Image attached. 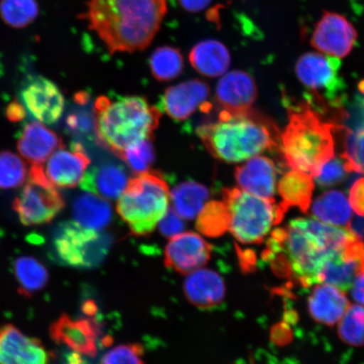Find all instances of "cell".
<instances>
[{"label": "cell", "mask_w": 364, "mask_h": 364, "mask_svg": "<svg viewBox=\"0 0 364 364\" xmlns=\"http://www.w3.org/2000/svg\"><path fill=\"white\" fill-rule=\"evenodd\" d=\"M353 236L347 229L314 218H296L285 229L272 232L266 253L277 255L306 288L318 284L323 268Z\"/></svg>", "instance_id": "obj_1"}, {"label": "cell", "mask_w": 364, "mask_h": 364, "mask_svg": "<svg viewBox=\"0 0 364 364\" xmlns=\"http://www.w3.org/2000/svg\"><path fill=\"white\" fill-rule=\"evenodd\" d=\"M167 13L166 0H90L86 18L111 54L143 51Z\"/></svg>", "instance_id": "obj_2"}, {"label": "cell", "mask_w": 364, "mask_h": 364, "mask_svg": "<svg viewBox=\"0 0 364 364\" xmlns=\"http://www.w3.org/2000/svg\"><path fill=\"white\" fill-rule=\"evenodd\" d=\"M197 134L213 157L227 163L276 149L280 138L274 122L252 109L238 115L221 111L218 122L200 126Z\"/></svg>", "instance_id": "obj_3"}, {"label": "cell", "mask_w": 364, "mask_h": 364, "mask_svg": "<svg viewBox=\"0 0 364 364\" xmlns=\"http://www.w3.org/2000/svg\"><path fill=\"white\" fill-rule=\"evenodd\" d=\"M287 107L289 122L282 135L281 147L285 163L316 178L322 166L335 156L334 134L339 125L326 122L306 100Z\"/></svg>", "instance_id": "obj_4"}, {"label": "cell", "mask_w": 364, "mask_h": 364, "mask_svg": "<svg viewBox=\"0 0 364 364\" xmlns=\"http://www.w3.org/2000/svg\"><path fill=\"white\" fill-rule=\"evenodd\" d=\"M161 117L144 97L102 95L94 107L97 144L120 157L130 145L152 138Z\"/></svg>", "instance_id": "obj_5"}, {"label": "cell", "mask_w": 364, "mask_h": 364, "mask_svg": "<svg viewBox=\"0 0 364 364\" xmlns=\"http://www.w3.org/2000/svg\"><path fill=\"white\" fill-rule=\"evenodd\" d=\"M169 186L157 171H145L129 181L117 205L132 234L152 233L169 206Z\"/></svg>", "instance_id": "obj_6"}, {"label": "cell", "mask_w": 364, "mask_h": 364, "mask_svg": "<svg viewBox=\"0 0 364 364\" xmlns=\"http://www.w3.org/2000/svg\"><path fill=\"white\" fill-rule=\"evenodd\" d=\"M341 66L339 58L318 53L304 54L295 66L298 79L308 90L306 101L323 117L326 112H333L338 122L348 101Z\"/></svg>", "instance_id": "obj_7"}, {"label": "cell", "mask_w": 364, "mask_h": 364, "mask_svg": "<svg viewBox=\"0 0 364 364\" xmlns=\"http://www.w3.org/2000/svg\"><path fill=\"white\" fill-rule=\"evenodd\" d=\"M223 200L229 208L230 230L243 244L261 243L272 225L283 220L285 212L274 199H267L241 191L225 188Z\"/></svg>", "instance_id": "obj_8"}, {"label": "cell", "mask_w": 364, "mask_h": 364, "mask_svg": "<svg viewBox=\"0 0 364 364\" xmlns=\"http://www.w3.org/2000/svg\"><path fill=\"white\" fill-rule=\"evenodd\" d=\"M111 236L86 229L78 223L63 222L54 232L53 248L58 260L78 269H94L107 257Z\"/></svg>", "instance_id": "obj_9"}, {"label": "cell", "mask_w": 364, "mask_h": 364, "mask_svg": "<svg viewBox=\"0 0 364 364\" xmlns=\"http://www.w3.org/2000/svg\"><path fill=\"white\" fill-rule=\"evenodd\" d=\"M65 205L56 186L46 176L43 166H31L28 181L14 200L13 209L22 225L36 226L53 221Z\"/></svg>", "instance_id": "obj_10"}, {"label": "cell", "mask_w": 364, "mask_h": 364, "mask_svg": "<svg viewBox=\"0 0 364 364\" xmlns=\"http://www.w3.org/2000/svg\"><path fill=\"white\" fill-rule=\"evenodd\" d=\"M358 33L347 18L325 11L313 30L311 44L326 55L343 58L352 52Z\"/></svg>", "instance_id": "obj_11"}, {"label": "cell", "mask_w": 364, "mask_h": 364, "mask_svg": "<svg viewBox=\"0 0 364 364\" xmlns=\"http://www.w3.org/2000/svg\"><path fill=\"white\" fill-rule=\"evenodd\" d=\"M21 99L31 115L48 125L55 124L65 109V98L60 90L43 76L29 77L21 90Z\"/></svg>", "instance_id": "obj_12"}, {"label": "cell", "mask_w": 364, "mask_h": 364, "mask_svg": "<svg viewBox=\"0 0 364 364\" xmlns=\"http://www.w3.org/2000/svg\"><path fill=\"white\" fill-rule=\"evenodd\" d=\"M49 332L57 343L65 344L73 351L86 356H97L102 331L95 317L62 315L50 326Z\"/></svg>", "instance_id": "obj_13"}, {"label": "cell", "mask_w": 364, "mask_h": 364, "mask_svg": "<svg viewBox=\"0 0 364 364\" xmlns=\"http://www.w3.org/2000/svg\"><path fill=\"white\" fill-rule=\"evenodd\" d=\"M212 245L194 232L172 237L165 250L166 266L181 274H190L210 260Z\"/></svg>", "instance_id": "obj_14"}, {"label": "cell", "mask_w": 364, "mask_h": 364, "mask_svg": "<svg viewBox=\"0 0 364 364\" xmlns=\"http://www.w3.org/2000/svg\"><path fill=\"white\" fill-rule=\"evenodd\" d=\"M90 165V159L80 143H73L70 149H58L43 166L50 182L61 188H73L80 184Z\"/></svg>", "instance_id": "obj_15"}, {"label": "cell", "mask_w": 364, "mask_h": 364, "mask_svg": "<svg viewBox=\"0 0 364 364\" xmlns=\"http://www.w3.org/2000/svg\"><path fill=\"white\" fill-rule=\"evenodd\" d=\"M210 94L209 85L203 80H192L168 88L158 103L159 110L173 120L182 122L202 108Z\"/></svg>", "instance_id": "obj_16"}, {"label": "cell", "mask_w": 364, "mask_h": 364, "mask_svg": "<svg viewBox=\"0 0 364 364\" xmlns=\"http://www.w3.org/2000/svg\"><path fill=\"white\" fill-rule=\"evenodd\" d=\"M257 97L256 83L252 76L244 71L229 73L218 82L216 88L218 106L230 115L252 110Z\"/></svg>", "instance_id": "obj_17"}, {"label": "cell", "mask_w": 364, "mask_h": 364, "mask_svg": "<svg viewBox=\"0 0 364 364\" xmlns=\"http://www.w3.org/2000/svg\"><path fill=\"white\" fill-rule=\"evenodd\" d=\"M42 341L9 324L0 328V364H49Z\"/></svg>", "instance_id": "obj_18"}, {"label": "cell", "mask_w": 364, "mask_h": 364, "mask_svg": "<svg viewBox=\"0 0 364 364\" xmlns=\"http://www.w3.org/2000/svg\"><path fill=\"white\" fill-rule=\"evenodd\" d=\"M363 257L364 243L354 238L326 264L318 276V284L335 286L343 292L351 289L361 270Z\"/></svg>", "instance_id": "obj_19"}, {"label": "cell", "mask_w": 364, "mask_h": 364, "mask_svg": "<svg viewBox=\"0 0 364 364\" xmlns=\"http://www.w3.org/2000/svg\"><path fill=\"white\" fill-rule=\"evenodd\" d=\"M63 142L58 135L42 122H33L23 127L17 141L18 151L31 166H43Z\"/></svg>", "instance_id": "obj_20"}, {"label": "cell", "mask_w": 364, "mask_h": 364, "mask_svg": "<svg viewBox=\"0 0 364 364\" xmlns=\"http://www.w3.org/2000/svg\"><path fill=\"white\" fill-rule=\"evenodd\" d=\"M235 179L245 192L267 199H274L277 167L271 159L256 156L236 168Z\"/></svg>", "instance_id": "obj_21"}, {"label": "cell", "mask_w": 364, "mask_h": 364, "mask_svg": "<svg viewBox=\"0 0 364 364\" xmlns=\"http://www.w3.org/2000/svg\"><path fill=\"white\" fill-rule=\"evenodd\" d=\"M129 178L124 167L104 163L86 171L80 182L81 188L107 199L116 200L124 193Z\"/></svg>", "instance_id": "obj_22"}, {"label": "cell", "mask_w": 364, "mask_h": 364, "mask_svg": "<svg viewBox=\"0 0 364 364\" xmlns=\"http://www.w3.org/2000/svg\"><path fill=\"white\" fill-rule=\"evenodd\" d=\"M184 294L193 306L202 309L215 307L225 297V284L217 272L208 269L195 271L184 282Z\"/></svg>", "instance_id": "obj_23"}, {"label": "cell", "mask_w": 364, "mask_h": 364, "mask_svg": "<svg viewBox=\"0 0 364 364\" xmlns=\"http://www.w3.org/2000/svg\"><path fill=\"white\" fill-rule=\"evenodd\" d=\"M308 306L314 320L331 326L341 321L350 306L343 290L325 284L314 289L308 300Z\"/></svg>", "instance_id": "obj_24"}, {"label": "cell", "mask_w": 364, "mask_h": 364, "mask_svg": "<svg viewBox=\"0 0 364 364\" xmlns=\"http://www.w3.org/2000/svg\"><path fill=\"white\" fill-rule=\"evenodd\" d=\"M189 59L199 74L211 78L224 75L230 65L229 50L217 40H206L196 45Z\"/></svg>", "instance_id": "obj_25"}, {"label": "cell", "mask_w": 364, "mask_h": 364, "mask_svg": "<svg viewBox=\"0 0 364 364\" xmlns=\"http://www.w3.org/2000/svg\"><path fill=\"white\" fill-rule=\"evenodd\" d=\"M277 190L282 198L279 206L285 213L290 208H298L306 213L311 206L315 183L306 173L293 170L282 177Z\"/></svg>", "instance_id": "obj_26"}, {"label": "cell", "mask_w": 364, "mask_h": 364, "mask_svg": "<svg viewBox=\"0 0 364 364\" xmlns=\"http://www.w3.org/2000/svg\"><path fill=\"white\" fill-rule=\"evenodd\" d=\"M75 221L81 226L94 230H102L112 220L111 204L100 196L85 193L77 198L73 207Z\"/></svg>", "instance_id": "obj_27"}, {"label": "cell", "mask_w": 364, "mask_h": 364, "mask_svg": "<svg viewBox=\"0 0 364 364\" xmlns=\"http://www.w3.org/2000/svg\"><path fill=\"white\" fill-rule=\"evenodd\" d=\"M311 212L317 220L334 226L347 227L353 218L347 196L336 190L327 191L318 196L314 201Z\"/></svg>", "instance_id": "obj_28"}, {"label": "cell", "mask_w": 364, "mask_h": 364, "mask_svg": "<svg viewBox=\"0 0 364 364\" xmlns=\"http://www.w3.org/2000/svg\"><path fill=\"white\" fill-rule=\"evenodd\" d=\"M208 198L206 186L193 181L181 182L171 193L175 211L182 218L188 220L199 215Z\"/></svg>", "instance_id": "obj_29"}, {"label": "cell", "mask_w": 364, "mask_h": 364, "mask_svg": "<svg viewBox=\"0 0 364 364\" xmlns=\"http://www.w3.org/2000/svg\"><path fill=\"white\" fill-rule=\"evenodd\" d=\"M14 272L19 284V292L24 297H31L48 284L47 268L33 257H21L14 264Z\"/></svg>", "instance_id": "obj_30"}, {"label": "cell", "mask_w": 364, "mask_h": 364, "mask_svg": "<svg viewBox=\"0 0 364 364\" xmlns=\"http://www.w3.org/2000/svg\"><path fill=\"white\" fill-rule=\"evenodd\" d=\"M229 208L224 202L210 201L204 205L196 223V228L205 236L216 238L230 229Z\"/></svg>", "instance_id": "obj_31"}, {"label": "cell", "mask_w": 364, "mask_h": 364, "mask_svg": "<svg viewBox=\"0 0 364 364\" xmlns=\"http://www.w3.org/2000/svg\"><path fill=\"white\" fill-rule=\"evenodd\" d=\"M149 68L158 81L167 82L175 80L183 71V57L178 48L159 47L154 50L149 58Z\"/></svg>", "instance_id": "obj_32"}, {"label": "cell", "mask_w": 364, "mask_h": 364, "mask_svg": "<svg viewBox=\"0 0 364 364\" xmlns=\"http://www.w3.org/2000/svg\"><path fill=\"white\" fill-rule=\"evenodd\" d=\"M29 171L26 163L11 151H0V189L20 188L28 179Z\"/></svg>", "instance_id": "obj_33"}, {"label": "cell", "mask_w": 364, "mask_h": 364, "mask_svg": "<svg viewBox=\"0 0 364 364\" xmlns=\"http://www.w3.org/2000/svg\"><path fill=\"white\" fill-rule=\"evenodd\" d=\"M0 14L8 25L24 27L36 19L38 6L36 0H2Z\"/></svg>", "instance_id": "obj_34"}, {"label": "cell", "mask_w": 364, "mask_h": 364, "mask_svg": "<svg viewBox=\"0 0 364 364\" xmlns=\"http://www.w3.org/2000/svg\"><path fill=\"white\" fill-rule=\"evenodd\" d=\"M343 134V151L341 154L346 169L364 174V131L351 132L341 126Z\"/></svg>", "instance_id": "obj_35"}, {"label": "cell", "mask_w": 364, "mask_h": 364, "mask_svg": "<svg viewBox=\"0 0 364 364\" xmlns=\"http://www.w3.org/2000/svg\"><path fill=\"white\" fill-rule=\"evenodd\" d=\"M339 322L338 334L344 343L364 345V307L358 304L349 306Z\"/></svg>", "instance_id": "obj_36"}, {"label": "cell", "mask_w": 364, "mask_h": 364, "mask_svg": "<svg viewBox=\"0 0 364 364\" xmlns=\"http://www.w3.org/2000/svg\"><path fill=\"white\" fill-rule=\"evenodd\" d=\"M152 140L153 136L130 145L119 157L136 174L148 171L150 166L153 165L156 154H154Z\"/></svg>", "instance_id": "obj_37"}, {"label": "cell", "mask_w": 364, "mask_h": 364, "mask_svg": "<svg viewBox=\"0 0 364 364\" xmlns=\"http://www.w3.org/2000/svg\"><path fill=\"white\" fill-rule=\"evenodd\" d=\"M144 353L139 343L122 344L105 354L101 364H144Z\"/></svg>", "instance_id": "obj_38"}, {"label": "cell", "mask_w": 364, "mask_h": 364, "mask_svg": "<svg viewBox=\"0 0 364 364\" xmlns=\"http://www.w3.org/2000/svg\"><path fill=\"white\" fill-rule=\"evenodd\" d=\"M341 158L335 156L322 166L320 175L316 177L317 184L321 188H330L341 183L348 175Z\"/></svg>", "instance_id": "obj_39"}, {"label": "cell", "mask_w": 364, "mask_h": 364, "mask_svg": "<svg viewBox=\"0 0 364 364\" xmlns=\"http://www.w3.org/2000/svg\"><path fill=\"white\" fill-rule=\"evenodd\" d=\"M186 224L181 217L175 211L173 208H168V210L159 222V230L161 234L165 237H174L185 230Z\"/></svg>", "instance_id": "obj_40"}, {"label": "cell", "mask_w": 364, "mask_h": 364, "mask_svg": "<svg viewBox=\"0 0 364 364\" xmlns=\"http://www.w3.org/2000/svg\"><path fill=\"white\" fill-rule=\"evenodd\" d=\"M66 124L75 134H87L95 127V120L86 112L73 113L68 117Z\"/></svg>", "instance_id": "obj_41"}, {"label": "cell", "mask_w": 364, "mask_h": 364, "mask_svg": "<svg viewBox=\"0 0 364 364\" xmlns=\"http://www.w3.org/2000/svg\"><path fill=\"white\" fill-rule=\"evenodd\" d=\"M349 201L357 215L364 217V178L354 182L350 189Z\"/></svg>", "instance_id": "obj_42"}, {"label": "cell", "mask_w": 364, "mask_h": 364, "mask_svg": "<svg viewBox=\"0 0 364 364\" xmlns=\"http://www.w3.org/2000/svg\"><path fill=\"white\" fill-rule=\"evenodd\" d=\"M346 229L354 236L355 239L364 243V217L359 215L353 217Z\"/></svg>", "instance_id": "obj_43"}, {"label": "cell", "mask_w": 364, "mask_h": 364, "mask_svg": "<svg viewBox=\"0 0 364 364\" xmlns=\"http://www.w3.org/2000/svg\"><path fill=\"white\" fill-rule=\"evenodd\" d=\"M181 6L186 11L198 13L206 9L212 0H178Z\"/></svg>", "instance_id": "obj_44"}, {"label": "cell", "mask_w": 364, "mask_h": 364, "mask_svg": "<svg viewBox=\"0 0 364 364\" xmlns=\"http://www.w3.org/2000/svg\"><path fill=\"white\" fill-rule=\"evenodd\" d=\"M6 115L11 122H21L26 116V109L20 102H13L7 107Z\"/></svg>", "instance_id": "obj_45"}, {"label": "cell", "mask_w": 364, "mask_h": 364, "mask_svg": "<svg viewBox=\"0 0 364 364\" xmlns=\"http://www.w3.org/2000/svg\"><path fill=\"white\" fill-rule=\"evenodd\" d=\"M351 289H353V299L364 306V272L358 273Z\"/></svg>", "instance_id": "obj_46"}, {"label": "cell", "mask_w": 364, "mask_h": 364, "mask_svg": "<svg viewBox=\"0 0 364 364\" xmlns=\"http://www.w3.org/2000/svg\"><path fill=\"white\" fill-rule=\"evenodd\" d=\"M65 364H91L88 359L81 356L79 353H71L66 356Z\"/></svg>", "instance_id": "obj_47"}, {"label": "cell", "mask_w": 364, "mask_h": 364, "mask_svg": "<svg viewBox=\"0 0 364 364\" xmlns=\"http://www.w3.org/2000/svg\"><path fill=\"white\" fill-rule=\"evenodd\" d=\"M360 272H364V257L363 258V260H362V265H361V270Z\"/></svg>", "instance_id": "obj_48"}]
</instances>
